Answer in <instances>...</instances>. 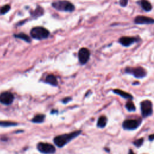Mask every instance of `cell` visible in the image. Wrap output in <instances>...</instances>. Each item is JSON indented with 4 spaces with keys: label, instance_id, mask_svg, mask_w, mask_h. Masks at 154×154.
I'll return each mask as SVG.
<instances>
[{
    "label": "cell",
    "instance_id": "obj_1",
    "mask_svg": "<svg viewBox=\"0 0 154 154\" xmlns=\"http://www.w3.org/2000/svg\"><path fill=\"white\" fill-rule=\"evenodd\" d=\"M81 133V131L79 130L71 132V133L69 134L57 136L54 139V143L58 147H62L67 145L68 143H69L73 139L78 137Z\"/></svg>",
    "mask_w": 154,
    "mask_h": 154
},
{
    "label": "cell",
    "instance_id": "obj_2",
    "mask_svg": "<svg viewBox=\"0 0 154 154\" xmlns=\"http://www.w3.org/2000/svg\"><path fill=\"white\" fill-rule=\"evenodd\" d=\"M52 6L58 11L66 12H72L75 10L74 5L66 0H58L53 2Z\"/></svg>",
    "mask_w": 154,
    "mask_h": 154
},
{
    "label": "cell",
    "instance_id": "obj_3",
    "mask_svg": "<svg viewBox=\"0 0 154 154\" xmlns=\"http://www.w3.org/2000/svg\"><path fill=\"white\" fill-rule=\"evenodd\" d=\"M30 34L33 38L38 40H43L48 38L50 31L42 26H36L31 29Z\"/></svg>",
    "mask_w": 154,
    "mask_h": 154
},
{
    "label": "cell",
    "instance_id": "obj_4",
    "mask_svg": "<svg viewBox=\"0 0 154 154\" xmlns=\"http://www.w3.org/2000/svg\"><path fill=\"white\" fill-rule=\"evenodd\" d=\"M125 73H130L137 78H143L146 76L147 72L145 69L142 67H128L125 69Z\"/></svg>",
    "mask_w": 154,
    "mask_h": 154
},
{
    "label": "cell",
    "instance_id": "obj_5",
    "mask_svg": "<svg viewBox=\"0 0 154 154\" xmlns=\"http://www.w3.org/2000/svg\"><path fill=\"white\" fill-rule=\"evenodd\" d=\"M141 112L143 118H147L153 113L152 103L149 100H145L140 103Z\"/></svg>",
    "mask_w": 154,
    "mask_h": 154
},
{
    "label": "cell",
    "instance_id": "obj_6",
    "mask_svg": "<svg viewBox=\"0 0 154 154\" xmlns=\"http://www.w3.org/2000/svg\"><path fill=\"white\" fill-rule=\"evenodd\" d=\"M141 120L127 119L124 120L122 124L123 128L126 130H134L139 128L141 124Z\"/></svg>",
    "mask_w": 154,
    "mask_h": 154
},
{
    "label": "cell",
    "instance_id": "obj_7",
    "mask_svg": "<svg viewBox=\"0 0 154 154\" xmlns=\"http://www.w3.org/2000/svg\"><path fill=\"white\" fill-rule=\"evenodd\" d=\"M38 151L43 153H53L56 152L55 147L47 143H39L37 146Z\"/></svg>",
    "mask_w": 154,
    "mask_h": 154
},
{
    "label": "cell",
    "instance_id": "obj_8",
    "mask_svg": "<svg viewBox=\"0 0 154 154\" xmlns=\"http://www.w3.org/2000/svg\"><path fill=\"white\" fill-rule=\"evenodd\" d=\"M140 40V38H138V37L124 36L119 39V42L122 46L128 47L133 44L138 42Z\"/></svg>",
    "mask_w": 154,
    "mask_h": 154
},
{
    "label": "cell",
    "instance_id": "obj_9",
    "mask_svg": "<svg viewBox=\"0 0 154 154\" xmlns=\"http://www.w3.org/2000/svg\"><path fill=\"white\" fill-rule=\"evenodd\" d=\"M90 56V51L86 48H83L78 52V59L81 65H85L89 60Z\"/></svg>",
    "mask_w": 154,
    "mask_h": 154
},
{
    "label": "cell",
    "instance_id": "obj_10",
    "mask_svg": "<svg viewBox=\"0 0 154 154\" xmlns=\"http://www.w3.org/2000/svg\"><path fill=\"white\" fill-rule=\"evenodd\" d=\"M134 22L137 25H149L154 24V19L146 17V16H137L134 19Z\"/></svg>",
    "mask_w": 154,
    "mask_h": 154
},
{
    "label": "cell",
    "instance_id": "obj_11",
    "mask_svg": "<svg viewBox=\"0 0 154 154\" xmlns=\"http://www.w3.org/2000/svg\"><path fill=\"white\" fill-rule=\"evenodd\" d=\"M13 95L9 92H5L0 95V102L4 105H10L13 102Z\"/></svg>",
    "mask_w": 154,
    "mask_h": 154
},
{
    "label": "cell",
    "instance_id": "obj_12",
    "mask_svg": "<svg viewBox=\"0 0 154 154\" xmlns=\"http://www.w3.org/2000/svg\"><path fill=\"white\" fill-rule=\"evenodd\" d=\"M138 4L140 5L142 9L145 10V12H151L152 9V4L148 0H140V1H138Z\"/></svg>",
    "mask_w": 154,
    "mask_h": 154
},
{
    "label": "cell",
    "instance_id": "obj_13",
    "mask_svg": "<svg viewBox=\"0 0 154 154\" xmlns=\"http://www.w3.org/2000/svg\"><path fill=\"white\" fill-rule=\"evenodd\" d=\"M113 92L125 99H131V100L133 99V97H132V96L131 94L127 93L126 92H124L123 91V90H120V89H114Z\"/></svg>",
    "mask_w": 154,
    "mask_h": 154
},
{
    "label": "cell",
    "instance_id": "obj_14",
    "mask_svg": "<svg viewBox=\"0 0 154 154\" xmlns=\"http://www.w3.org/2000/svg\"><path fill=\"white\" fill-rule=\"evenodd\" d=\"M45 83L51 84L53 86H57L58 85V81L56 77H55L54 75H52V74L48 75L46 77Z\"/></svg>",
    "mask_w": 154,
    "mask_h": 154
},
{
    "label": "cell",
    "instance_id": "obj_15",
    "mask_svg": "<svg viewBox=\"0 0 154 154\" xmlns=\"http://www.w3.org/2000/svg\"><path fill=\"white\" fill-rule=\"evenodd\" d=\"M44 14V10L40 6H38L33 12L31 13L32 17L34 18H39Z\"/></svg>",
    "mask_w": 154,
    "mask_h": 154
},
{
    "label": "cell",
    "instance_id": "obj_16",
    "mask_svg": "<svg viewBox=\"0 0 154 154\" xmlns=\"http://www.w3.org/2000/svg\"><path fill=\"white\" fill-rule=\"evenodd\" d=\"M107 124V118L104 116H102L100 117L98 120L97 126L99 128H103L104 127H105Z\"/></svg>",
    "mask_w": 154,
    "mask_h": 154
},
{
    "label": "cell",
    "instance_id": "obj_17",
    "mask_svg": "<svg viewBox=\"0 0 154 154\" xmlns=\"http://www.w3.org/2000/svg\"><path fill=\"white\" fill-rule=\"evenodd\" d=\"M125 107L127 110H128L129 111H135L136 110L135 106L133 102L131 100V99H130L126 102L125 104Z\"/></svg>",
    "mask_w": 154,
    "mask_h": 154
},
{
    "label": "cell",
    "instance_id": "obj_18",
    "mask_svg": "<svg viewBox=\"0 0 154 154\" xmlns=\"http://www.w3.org/2000/svg\"><path fill=\"white\" fill-rule=\"evenodd\" d=\"M45 116L44 114H38L34 117V118L31 120L34 123H37V124H39L43 122L45 120Z\"/></svg>",
    "mask_w": 154,
    "mask_h": 154
},
{
    "label": "cell",
    "instance_id": "obj_19",
    "mask_svg": "<svg viewBox=\"0 0 154 154\" xmlns=\"http://www.w3.org/2000/svg\"><path fill=\"white\" fill-rule=\"evenodd\" d=\"M15 38H17L24 40V41L28 42V43H30V42H31V39L29 38V36H27L26 34H25V33H19L18 34L15 35Z\"/></svg>",
    "mask_w": 154,
    "mask_h": 154
},
{
    "label": "cell",
    "instance_id": "obj_20",
    "mask_svg": "<svg viewBox=\"0 0 154 154\" xmlns=\"http://www.w3.org/2000/svg\"><path fill=\"white\" fill-rule=\"evenodd\" d=\"M10 10V6L9 4L4 5L1 9H0V14L1 15H5L9 12V10Z\"/></svg>",
    "mask_w": 154,
    "mask_h": 154
},
{
    "label": "cell",
    "instance_id": "obj_21",
    "mask_svg": "<svg viewBox=\"0 0 154 154\" xmlns=\"http://www.w3.org/2000/svg\"><path fill=\"white\" fill-rule=\"evenodd\" d=\"M17 125V123L12 122H6V121H1L0 122V126H12Z\"/></svg>",
    "mask_w": 154,
    "mask_h": 154
},
{
    "label": "cell",
    "instance_id": "obj_22",
    "mask_svg": "<svg viewBox=\"0 0 154 154\" xmlns=\"http://www.w3.org/2000/svg\"><path fill=\"white\" fill-rule=\"evenodd\" d=\"M143 142H144V140H143V138H141V139H137V140L134 141L133 142V145L137 147H140L142 146Z\"/></svg>",
    "mask_w": 154,
    "mask_h": 154
},
{
    "label": "cell",
    "instance_id": "obj_23",
    "mask_svg": "<svg viewBox=\"0 0 154 154\" xmlns=\"http://www.w3.org/2000/svg\"><path fill=\"white\" fill-rule=\"evenodd\" d=\"M128 3V0H120L119 4L120 6L122 7H126Z\"/></svg>",
    "mask_w": 154,
    "mask_h": 154
},
{
    "label": "cell",
    "instance_id": "obj_24",
    "mask_svg": "<svg viewBox=\"0 0 154 154\" xmlns=\"http://www.w3.org/2000/svg\"><path fill=\"white\" fill-rule=\"evenodd\" d=\"M71 100V98H66L65 99H64L63 100V102L64 103V104H66L69 101H70Z\"/></svg>",
    "mask_w": 154,
    "mask_h": 154
},
{
    "label": "cell",
    "instance_id": "obj_25",
    "mask_svg": "<svg viewBox=\"0 0 154 154\" xmlns=\"http://www.w3.org/2000/svg\"><path fill=\"white\" fill-rule=\"evenodd\" d=\"M148 139H149V140L150 141H153V140H154V134H151V135L149 136Z\"/></svg>",
    "mask_w": 154,
    "mask_h": 154
}]
</instances>
